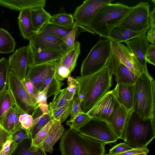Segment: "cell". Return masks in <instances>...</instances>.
<instances>
[{"label": "cell", "instance_id": "obj_1", "mask_svg": "<svg viewBox=\"0 0 155 155\" xmlns=\"http://www.w3.org/2000/svg\"><path fill=\"white\" fill-rule=\"evenodd\" d=\"M113 75L106 64L101 70L93 74L76 78L78 84L77 95L83 112L87 113L110 91Z\"/></svg>", "mask_w": 155, "mask_h": 155}, {"label": "cell", "instance_id": "obj_2", "mask_svg": "<svg viewBox=\"0 0 155 155\" xmlns=\"http://www.w3.org/2000/svg\"><path fill=\"white\" fill-rule=\"evenodd\" d=\"M155 137V119H144L133 109L128 113L122 139L134 149L147 147Z\"/></svg>", "mask_w": 155, "mask_h": 155}, {"label": "cell", "instance_id": "obj_3", "mask_svg": "<svg viewBox=\"0 0 155 155\" xmlns=\"http://www.w3.org/2000/svg\"><path fill=\"white\" fill-rule=\"evenodd\" d=\"M105 145L70 128L64 131L59 148L62 155H104Z\"/></svg>", "mask_w": 155, "mask_h": 155}, {"label": "cell", "instance_id": "obj_4", "mask_svg": "<svg viewBox=\"0 0 155 155\" xmlns=\"http://www.w3.org/2000/svg\"><path fill=\"white\" fill-rule=\"evenodd\" d=\"M134 86L133 110L144 119H155V81L148 72H143Z\"/></svg>", "mask_w": 155, "mask_h": 155}, {"label": "cell", "instance_id": "obj_5", "mask_svg": "<svg viewBox=\"0 0 155 155\" xmlns=\"http://www.w3.org/2000/svg\"><path fill=\"white\" fill-rule=\"evenodd\" d=\"M131 8L118 2L107 4L100 9L88 29L95 34L107 39L111 31L119 24Z\"/></svg>", "mask_w": 155, "mask_h": 155}, {"label": "cell", "instance_id": "obj_6", "mask_svg": "<svg viewBox=\"0 0 155 155\" xmlns=\"http://www.w3.org/2000/svg\"><path fill=\"white\" fill-rule=\"evenodd\" d=\"M111 50V41L109 39H100L97 41L82 63L81 76L91 75L102 69L107 63Z\"/></svg>", "mask_w": 155, "mask_h": 155}, {"label": "cell", "instance_id": "obj_7", "mask_svg": "<svg viewBox=\"0 0 155 155\" xmlns=\"http://www.w3.org/2000/svg\"><path fill=\"white\" fill-rule=\"evenodd\" d=\"M7 89L13 99L15 106L21 113L30 114L38 105L28 92L23 82L9 71Z\"/></svg>", "mask_w": 155, "mask_h": 155}, {"label": "cell", "instance_id": "obj_8", "mask_svg": "<svg viewBox=\"0 0 155 155\" xmlns=\"http://www.w3.org/2000/svg\"><path fill=\"white\" fill-rule=\"evenodd\" d=\"M150 6L148 2H141L131 7L130 11L118 25L134 31L148 30Z\"/></svg>", "mask_w": 155, "mask_h": 155}, {"label": "cell", "instance_id": "obj_9", "mask_svg": "<svg viewBox=\"0 0 155 155\" xmlns=\"http://www.w3.org/2000/svg\"><path fill=\"white\" fill-rule=\"evenodd\" d=\"M78 132L106 144L118 139L108 123L95 118H92Z\"/></svg>", "mask_w": 155, "mask_h": 155}, {"label": "cell", "instance_id": "obj_10", "mask_svg": "<svg viewBox=\"0 0 155 155\" xmlns=\"http://www.w3.org/2000/svg\"><path fill=\"white\" fill-rule=\"evenodd\" d=\"M113 1L112 0L84 1L76 8L72 15L74 22L81 27L88 29L100 9Z\"/></svg>", "mask_w": 155, "mask_h": 155}, {"label": "cell", "instance_id": "obj_11", "mask_svg": "<svg viewBox=\"0 0 155 155\" xmlns=\"http://www.w3.org/2000/svg\"><path fill=\"white\" fill-rule=\"evenodd\" d=\"M120 105L113 90L110 91L100 99L87 114L91 118L104 120L108 122Z\"/></svg>", "mask_w": 155, "mask_h": 155}, {"label": "cell", "instance_id": "obj_12", "mask_svg": "<svg viewBox=\"0 0 155 155\" xmlns=\"http://www.w3.org/2000/svg\"><path fill=\"white\" fill-rule=\"evenodd\" d=\"M28 45L30 54L43 51L66 52L62 39L47 33L39 32L29 40Z\"/></svg>", "mask_w": 155, "mask_h": 155}, {"label": "cell", "instance_id": "obj_13", "mask_svg": "<svg viewBox=\"0 0 155 155\" xmlns=\"http://www.w3.org/2000/svg\"><path fill=\"white\" fill-rule=\"evenodd\" d=\"M80 52L81 44L79 42L76 41L73 48L66 52L58 60L55 74L59 81H62L71 76Z\"/></svg>", "mask_w": 155, "mask_h": 155}, {"label": "cell", "instance_id": "obj_14", "mask_svg": "<svg viewBox=\"0 0 155 155\" xmlns=\"http://www.w3.org/2000/svg\"><path fill=\"white\" fill-rule=\"evenodd\" d=\"M8 61L10 71L22 81H24L30 62L28 46L16 50L9 57Z\"/></svg>", "mask_w": 155, "mask_h": 155}, {"label": "cell", "instance_id": "obj_15", "mask_svg": "<svg viewBox=\"0 0 155 155\" xmlns=\"http://www.w3.org/2000/svg\"><path fill=\"white\" fill-rule=\"evenodd\" d=\"M58 60L35 65H29L25 79L29 81L39 92L44 81L49 75L56 71Z\"/></svg>", "mask_w": 155, "mask_h": 155}, {"label": "cell", "instance_id": "obj_16", "mask_svg": "<svg viewBox=\"0 0 155 155\" xmlns=\"http://www.w3.org/2000/svg\"><path fill=\"white\" fill-rule=\"evenodd\" d=\"M107 65L113 74L115 75L117 84H135L137 77L120 62L111 50Z\"/></svg>", "mask_w": 155, "mask_h": 155}, {"label": "cell", "instance_id": "obj_17", "mask_svg": "<svg viewBox=\"0 0 155 155\" xmlns=\"http://www.w3.org/2000/svg\"><path fill=\"white\" fill-rule=\"evenodd\" d=\"M111 50L121 62L137 77L143 72L142 68L134 54L127 46L121 43L110 40Z\"/></svg>", "mask_w": 155, "mask_h": 155}, {"label": "cell", "instance_id": "obj_18", "mask_svg": "<svg viewBox=\"0 0 155 155\" xmlns=\"http://www.w3.org/2000/svg\"><path fill=\"white\" fill-rule=\"evenodd\" d=\"M146 33L124 42L134 54L140 65L143 72H148L146 59L147 50L149 45L146 39Z\"/></svg>", "mask_w": 155, "mask_h": 155}, {"label": "cell", "instance_id": "obj_19", "mask_svg": "<svg viewBox=\"0 0 155 155\" xmlns=\"http://www.w3.org/2000/svg\"><path fill=\"white\" fill-rule=\"evenodd\" d=\"M119 104L129 113L133 109L134 97V85L117 84L113 90Z\"/></svg>", "mask_w": 155, "mask_h": 155}, {"label": "cell", "instance_id": "obj_20", "mask_svg": "<svg viewBox=\"0 0 155 155\" xmlns=\"http://www.w3.org/2000/svg\"><path fill=\"white\" fill-rule=\"evenodd\" d=\"M52 125L45 139L37 147L47 152L52 153L54 150L53 146L61 138L64 128L61 122L53 119Z\"/></svg>", "mask_w": 155, "mask_h": 155}, {"label": "cell", "instance_id": "obj_21", "mask_svg": "<svg viewBox=\"0 0 155 155\" xmlns=\"http://www.w3.org/2000/svg\"><path fill=\"white\" fill-rule=\"evenodd\" d=\"M46 2V0H0V5L20 12L44 8Z\"/></svg>", "mask_w": 155, "mask_h": 155}, {"label": "cell", "instance_id": "obj_22", "mask_svg": "<svg viewBox=\"0 0 155 155\" xmlns=\"http://www.w3.org/2000/svg\"><path fill=\"white\" fill-rule=\"evenodd\" d=\"M148 30L134 31L117 25L111 31L107 39L117 42H125L146 33Z\"/></svg>", "mask_w": 155, "mask_h": 155}, {"label": "cell", "instance_id": "obj_23", "mask_svg": "<svg viewBox=\"0 0 155 155\" xmlns=\"http://www.w3.org/2000/svg\"><path fill=\"white\" fill-rule=\"evenodd\" d=\"M128 113L125 108L120 104L114 115L108 122L118 139H122Z\"/></svg>", "mask_w": 155, "mask_h": 155}, {"label": "cell", "instance_id": "obj_24", "mask_svg": "<svg viewBox=\"0 0 155 155\" xmlns=\"http://www.w3.org/2000/svg\"><path fill=\"white\" fill-rule=\"evenodd\" d=\"M31 9L21 11L18 17V23L21 33L25 39L29 40L35 33L31 18Z\"/></svg>", "mask_w": 155, "mask_h": 155}, {"label": "cell", "instance_id": "obj_25", "mask_svg": "<svg viewBox=\"0 0 155 155\" xmlns=\"http://www.w3.org/2000/svg\"><path fill=\"white\" fill-rule=\"evenodd\" d=\"M66 52L62 51H43L30 54V64L35 65L58 60Z\"/></svg>", "mask_w": 155, "mask_h": 155}, {"label": "cell", "instance_id": "obj_26", "mask_svg": "<svg viewBox=\"0 0 155 155\" xmlns=\"http://www.w3.org/2000/svg\"><path fill=\"white\" fill-rule=\"evenodd\" d=\"M31 18L32 26L35 33L50 21L52 16L44 8L31 10Z\"/></svg>", "mask_w": 155, "mask_h": 155}, {"label": "cell", "instance_id": "obj_27", "mask_svg": "<svg viewBox=\"0 0 155 155\" xmlns=\"http://www.w3.org/2000/svg\"><path fill=\"white\" fill-rule=\"evenodd\" d=\"M21 113L15 105L9 109L3 121L2 127L12 134L20 126L19 117Z\"/></svg>", "mask_w": 155, "mask_h": 155}, {"label": "cell", "instance_id": "obj_28", "mask_svg": "<svg viewBox=\"0 0 155 155\" xmlns=\"http://www.w3.org/2000/svg\"><path fill=\"white\" fill-rule=\"evenodd\" d=\"M56 71L49 75L45 80L39 91H42L46 88L47 91V98L54 95L61 89V87L64 85L63 82L59 81L57 79L55 74Z\"/></svg>", "mask_w": 155, "mask_h": 155}, {"label": "cell", "instance_id": "obj_29", "mask_svg": "<svg viewBox=\"0 0 155 155\" xmlns=\"http://www.w3.org/2000/svg\"><path fill=\"white\" fill-rule=\"evenodd\" d=\"M16 45L10 33L5 29L0 28V54L13 52Z\"/></svg>", "mask_w": 155, "mask_h": 155}, {"label": "cell", "instance_id": "obj_30", "mask_svg": "<svg viewBox=\"0 0 155 155\" xmlns=\"http://www.w3.org/2000/svg\"><path fill=\"white\" fill-rule=\"evenodd\" d=\"M15 105L13 97L7 89L0 95V126L10 108Z\"/></svg>", "mask_w": 155, "mask_h": 155}, {"label": "cell", "instance_id": "obj_31", "mask_svg": "<svg viewBox=\"0 0 155 155\" xmlns=\"http://www.w3.org/2000/svg\"><path fill=\"white\" fill-rule=\"evenodd\" d=\"M49 22L68 30H71L74 24L73 15L65 13L52 16Z\"/></svg>", "mask_w": 155, "mask_h": 155}, {"label": "cell", "instance_id": "obj_32", "mask_svg": "<svg viewBox=\"0 0 155 155\" xmlns=\"http://www.w3.org/2000/svg\"><path fill=\"white\" fill-rule=\"evenodd\" d=\"M72 101H70L64 106L49 111L51 119L63 122L70 115L72 109Z\"/></svg>", "mask_w": 155, "mask_h": 155}, {"label": "cell", "instance_id": "obj_33", "mask_svg": "<svg viewBox=\"0 0 155 155\" xmlns=\"http://www.w3.org/2000/svg\"><path fill=\"white\" fill-rule=\"evenodd\" d=\"M31 139L30 138L25 140L21 148L17 150H16L12 155H47L40 148L30 147Z\"/></svg>", "mask_w": 155, "mask_h": 155}, {"label": "cell", "instance_id": "obj_34", "mask_svg": "<svg viewBox=\"0 0 155 155\" xmlns=\"http://www.w3.org/2000/svg\"><path fill=\"white\" fill-rule=\"evenodd\" d=\"M9 71L8 60L3 57L0 59V95L7 89Z\"/></svg>", "mask_w": 155, "mask_h": 155}, {"label": "cell", "instance_id": "obj_35", "mask_svg": "<svg viewBox=\"0 0 155 155\" xmlns=\"http://www.w3.org/2000/svg\"><path fill=\"white\" fill-rule=\"evenodd\" d=\"M71 30L64 28L49 22L42 27L39 32H44L61 39Z\"/></svg>", "mask_w": 155, "mask_h": 155}, {"label": "cell", "instance_id": "obj_36", "mask_svg": "<svg viewBox=\"0 0 155 155\" xmlns=\"http://www.w3.org/2000/svg\"><path fill=\"white\" fill-rule=\"evenodd\" d=\"M87 113L81 112L77 115L71 120H68L66 125L70 127V128L78 131L79 129L84 126L91 119Z\"/></svg>", "mask_w": 155, "mask_h": 155}, {"label": "cell", "instance_id": "obj_37", "mask_svg": "<svg viewBox=\"0 0 155 155\" xmlns=\"http://www.w3.org/2000/svg\"><path fill=\"white\" fill-rule=\"evenodd\" d=\"M66 91L67 87L60 89L54 95L52 101L48 104L49 111L61 107L69 102L66 97Z\"/></svg>", "mask_w": 155, "mask_h": 155}, {"label": "cell", "instance_id": "obj_38", "mask_svg": "<svg viewBox=\"0 0 155 155\" xmlns=\"http://www.w3.org/2000/svg\"><path fill=\"white\" fill-rule=\"evenodd\" d=\"M51 119L49 114H45L34 119L30 131L32 139Z\"/></svg>", "mask_w": 155, "mask_h": 155}, {"label": "cell", "instance_id": "obj_39", "mask_svg": "<svg viewBox=\"0 0 155 155\" xmlns=\"http://www.w3.org/2000/svg\"><path fill=\"white\" fill-rule=\"evenodd\" d=\"M80 27L76 22L70 31L61 39L66 49V52L71 50L74 47L77 31Z\"/></svg>", "mask_w": 155, "mask_h": 155}, {"label": "cell", "instance_id": "obj_40", "mask_svg": "<svg viewBox=\"0 0 155 155\" xmlns=\"http://www.w3.org/2000/svg\"><path fill=\"white\" fill-rule=\"evenodd\" d=\"M47 93L46 89L38 92L34 95L33 97L36 100L38 105L43 114H49V110L47 103Z\"/></svg>", "mask_w": 155, "mask_h": 155}, {"label": "cell", "instance_id": "obj_41", "mask_svg": "<svg viewBox=\"0 0 155 155\" xmlns=\"http://www.w3.org/2000/svg\"><path fill=\"white\" fill-rule=\"evenodd\" d=\"M51 119L31 139L30 147H37L43 141L46 137L53 123Z\"/></svg>", "mask_w": 155, "mask_h": 155}, {"label": "cell", "instance_id": "obj_42", "mask_svg": "<svg viewBox=\"0 0 155 155\" xmlns=\"http://www.w3.org/2000/svg\"><path fill=\"white\" fill-rule=\"evenodd\" d=\"M11 135L13 141L19 145L25 140L32 139L30 133L22 128L21 126L12 134Z\"/></svg>", "mask_w": 155, "mask_h": 155}, {"label": "cell", "instance_id": "obj_43", "mask_svg": "<svg viewBox=\"0 0 155 155\" xmlns=\"http://www.w3.org/2000/svg\"><path fill=\"white\" fill-rule=\"evenodd\" d=\"M67 81L66 97L69 102L72 101L78 86V82L75 78L70 76L68 78Z\"/></svg>", "mask_w": 155, "mask_h": 155}, {"label": "cell", "instance_id": "obj_44", "mask_svg": "<svg viewBox=\"0 0 155 155\" xmlns=\"http://www.w3.org/2000/svg\"><path fill=\"white\" fill-rule=\"evenodd\" d=\"M19 145L13 141L11 134L3 145L0 155H12Z\"/></svg>", "mask_w": 155, "mask_h": 155}, {"label": "cell", "instance_id": "obj_45", "mask_svg": "<svg viewBox=\"0 0 155 155\" xmlns=\"http://www.w3.org/2000/svg\"><path fill=\"white\" fill-rule=\"evenodd\" d=\"M33 120L31 115L27 113H21L19 117V121L21 127L30 134Z\"/></svg>", "mask_w": 155, "mask_h": 155}, {"label": "cell", "instance_id": "obj_46", "mask_svg": "<svg viewBox=\"0 0 155 155\" xmlns=\"http://www.w3.org/2000/svg\"><path fill=\"white\" fill-rule=\"evenodd\" d=\"M134 149L130 146L125 142L118 144L110 149L109 154L114 155L121 153Z\"/></svg>", "mask_w": 155, "mask_h": 155}, {"label": "cell", "instance_id": "obj_47", "mask_svg": "<svg viewBox=\"0 0 155 155\" xmlns=\"http://www.w3.org/2000/svg\"><path fill=\"white\" fill-rule=\"evenodd\" d=\"M81 107L80 101L77 95L75 96L72 100V107L70 114L69 121L72 120L78 114L82 112Z\"/></svg>", "mask_w": 155, "mask_h": 155}, {"label": "cell", "instance_id": "obj_48", "mask_svg": "<svg viewBox=\"0 0 155 155\" xmlns=\"http://www.w3.org/2000/svg\"><path fill=\"white\" fill-rule=\"evenodd\" d=\"M146 59L147 63L155 65V45H149L146 53Z\"/></svg>", "mask_w": 155, "mask_h": 155}, {"label": "cell", "instance_id": "obj_49", "mask_svg": "<svg viewBox=\"0 0 155 155\" xmlns=\"http://www.w3.org/2000/svg\"><path fill=\"white\" fill-rule=\"evenodd\" d=\"M149 150L147 148V147L134 149L132 150H128L119 154L110 155L109 154H105V155H135L137 154L145 153H148Z\"/></svg>", "mask_w": 155, "mask_h": 155}, {"label": "cell", "instance_id": "obj_50", "mask_svg": "<svg viewBox=\"0 0 155 155\" xmlns=\"http://www.w3.org/2000/svg\"><path fill=\"white\" fill-rule=\"evenodd\" d=\"M11 134L0 126V151Z\"/></svg>", "mask_w": 155, "mask_h": 155}, {"label": "cell", "instance_id": "obj_51", "mask_svg": "<svg viewBox=\"0 0 155 155\" xmlns=\"http://www.w3.org/2000/svg\"><path fill=\"white\" fill-rule=\"evenodd\" d=\"M22 82L28 92L33 97L34 95L38 92L31 83L28 80L25 79Z\"/></svg>", "mask_w": 155, "mask_h": 155}, {"label": "cell", "instance_id": "obj_52", "mask_svg": "<svg viewBox=\"0 0 155 155\" xmlns=\"http://www.w3.org/2000/svg\"><path fill=\"white\" fill-rule=\"evenodd\" d=\"M146 34V39L147 41L151 44L155 45V28H150Z\"/></svg>", "mask_w": 155, "mask_h": 155}, {"label": "cell", "instance_id": "obj_53", "mask_svg": "<svg viewBox=\"0 0 155 155\" xmlns=\"http://www.w3.org/2000/svg\"><path fill=\"white\" fill-rule=\"evenodd\" d=\"M148 22L150 28H155V7L150 11L148 16Z\"/></svg>", "mask_w": 155, "mask_h": 155}, {"label": "cell", "instance_id": "obj_54", "mask_svg": "<svg viewBox=\"0 0 155 155\" xmlns=\"http://www.w3.org/2000/svg\"><path fill=\"white\" fill-rule=\"evenodd\" d=\"M43 114V113L37 105L33 110L31 115L33 119H35L40 116Z\"/></svg>", "mask_w": 155, "mask_h": 155}, {"label": "cell", "instance_id": "obj_55", "mask_svg": "<svg viewBox=\"0 0 155 155\" xmlns=\"http://www.w3.org/2000/svg\"><path fill=\"white\" fill-rule=\"evenodd\" d=\"M135 155H147V153H139Z\"/></svg>", "mask_w": 155, "mask_h": 155}]
</instances>
